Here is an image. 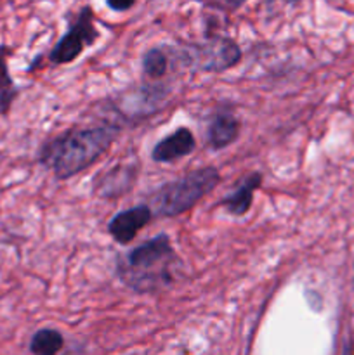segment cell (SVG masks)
Instances as JSON below:
<instances>
[{
    "instance_id": "5bb4252c",
    "label": "cell",
    "mask_w": 354,
    "mask_h": 355,
    "mask_svg": "<svg viewBox=\"0 0 354 355\" xmlns=\"http://www.w3.org/2000/svg\"><path fill=\"white\" fill-rule=\"evenodd\" d=\"M207 7H212V9L226 10V12H235L238 10L243 3H246L248 0H201Z\"/></svg>"
},
{
    "instance_id": "6da1fadb",
    "label": "cell",
    "mask_w": 354,
    "mask_h": 355,
    "mask_svg": "<svg viewBox=\"0 0 354 355\" xmlns=\"http://www.w3.org/2000/svg\"><path fill=\"white\" fill-rule=\"evenodd\" d=\"M120 132V125L115 123L69 128L40 146L37 162L58 180L71 179L106 155Z\"/></svg>"
},
{
    "instance_id": "7a4b0ae2",
    "label": "cell",
    "mask_w": 354,
    "mask_h": 355,
    "mask_svg": "<svg viewBox=\"0 0 354 355\" xmlns=\"http://www.w3.org/2000/svg\"><path fill=\"white\" fill-rule=\"evenodd\" d=\"M180 270L183 260L165 232L128 250L115 266L120 283L137 295H156L174 286Z\"/></svg>"
},
{
    "instance_id": "2e32d148",
    "label": "cell",
    "mask_w": 354,
    "mask_h": 355,
    "mask_svg": "<svg viewBox=\"0 0 354 355\" xmlns=\"http://www.w3.org/2000/svg\"><path fill=\"white\" fill-rule=\"evenodd\" d=\"M287 2H288V3H290V6H294V3H297V2H298V0H287Z\"/></svg>"
},
{
    "instance_id": "8992f818",
    "label": "cell",
    "mask_w": 354,
    "mask_h": 355,
    "mask_svg": "<svg viewBox=\"0 0 354 355\" xmlns=\"http://www.w3.org/2000/svg\"><path fill=\"white\" fill-rule=\"evenodd\" d=\"M139 177V162L117 163L106 172L99 173L92 182V194L99 200H118L130 193Z\"/></svg>"
},
{
    "instance_id": "277c9868",
    "label": "cell",
    "mask_w": 354,
    "mask_h": 355,
    "mask_svg": "<svg viewBox=\"0 0 354 355\" xmlns=\"http://www.w3.org/2000/svg\"><path fill=\"white\" fill-rule=\"evenodd\" d=\"M193 71L222 73L242 59V49L231 37H212L203 44H191L172 51Z\"/></svg>"
},
{
    "instance_id": "8fae6325",
    "label": "cell",
    "mask_w": 354,
    "mask_h": 355,
    "mask_svg": "<svg viewBox=\"0 0 354 355\" xmlns=\"http://www.w3.org/2000/svg\"><path fill=\"white\" fill-rule=\"evenodd\" d=\"M10 55H12V49L9 45H0V116L9 114L14 101L19 96V89L9 71Z\"/></svg>"
},
{
    "instance_id": "5b68a950",
    "label": "cell",
    "mask_w": 354,
    "mask_h": 355,
    "mask_svg": "<svg viewBox=\"0 0 354 355\" xmlns=\"http://www.w3.org/2000/svg\"><path fill=\"white\" fill-rule=\"evenodd\" d=\"M97 38H99V31L94 23L92 9L90 6H83L76 12L75 19L69 23L65 35L59 38L58 44L47 52L45 59H47L49 66L69 64L76 58H80L85 49L96 44Z\"/></svg>"
},
{
    "instance_id": "9c48e42d",
    "label": "cell",
    "mask_w": 354,
    "mask_h": 355,
    "mask_svg": "<svg viewBox=\"0 0 354 355\" xmlns=\"http://www.w3.org/2000/svg\"><path fill=\"white\" fill-rule=\"evenodd\" d=\"M196 148L194 134L187 127H179L153 146L151 159L155 163H174L191 155Z\"/></svg>"
},
{
    "instance_id": "52a82bcc",
    "label": "cell",
    "mask_w": 354,
    "mask_h": 355,
    "mask_svg": "<svg viewBox=\"0 0 354 355\" xmlns=\"http://www.w3.org/2000/svg\"><path fill=\"white\" fill-rule=\"evenodd\" d=\"M151 218L153 210L148 203L127 208L111 217L108 222V234L120 245H128L139 234V231L151 222Z\"/></svg>"
},
{
    "instance_id": "4fadbf2b",
    "label": "cell",
    "mask_w": 354,
    "mask_h": 355,
    "mask_svg": "<svg viewBox=\"0 0 354 355\" xmlns=\"http://www.w3.org/2000/svg\"><path fill=\"white\" fill-rule=\"evenodd\" d=\"M169 52L163 47H151L142 54L141 68L144 78L149 80H162L169 71L170 58Z\"/></svg>"
},
{
    "instance_id": "9a60e30c",
    "label": "cell",
    "mask_w": 354,
    "mask_h": 355,
    "mask_svg": "<svg viewBox=\"0 0 354 355\" xmlns=\"http://www.w3.org/2000/svg\"><path fill=\"white\" fill-rule=\"evenodd\" d=\"M137 0H106V6L115 12H124V10L132 9Z\"/></svg>"
},
{
    "instance_id": "ba28073f",
    "label": "cell",
    "mask_w": 354,
    "mask_h": 355,
    "mask_svg": "<svg viewBox=\"0 0 354 355\" xmlns=\"http://www.w3.org/2000/svg\"><path fill=\"white\" fill-rule=\"evenodd\" d=\"M242 134V121L231 107H217L207 127V146L212 151H221L236 142Z\"/></svg>"
},
{
    "instance_id": "30bf717a",
    "label": "cell",
    "mask_w": 354,
    "mask_h": 355,
    "mask_svg": "<svg viewBox=\"0 0 354 355\" xmlns=\"http://www.w3.org/2000/svg\"><path fill=\"white\" fill-rule=\"evenodd\" d=\"M262 182L264 175L260 172L248 173L233 193H229L228 196L219 201V207L228 211L229 215H233V217H243L252 208L253 194L262 186Z\"/></svg>"
},
{
    "instance_id": "7c38bea8",
    "label": "cell",
    "mask_w": 354,
    "mask_h": 355,
    "mask_svg": "<svg viewBox=\"0 0 354 355\" xmlns=\"http://www.w3.org/2000/svg\"><path fill=\"white\" fill-rule=\"evenodd\" d=\"M65 349V336L52 328L38 329L30 340V350L35 355H56Z\"/></svg>"
},
{
    "instance_id": "3957f363",
    "label": "cell",
    "mask_w": 354,
    "mask_h": 355,
    "mask_svg": "<svg viewBox=\"0 0 354 355\" xmlns=\"http://www.w3.org/2000/svg\"><path fill=\"white\" fill-rule=\"evenodd\" d=\"M221 182V172L215 166H201L186 175L156 187L148 196L153 215L165 218L179 217L196 207Z\"/></svg>"
}]
</instances>
